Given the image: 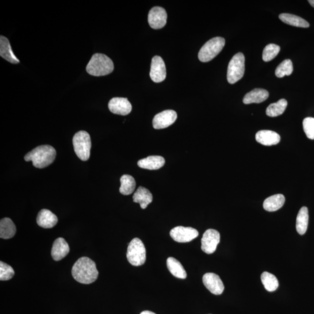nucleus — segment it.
<instances>
[{"label": "nucleus", "mask_w": 314, "mask_h": 314, "mask_svg": "<svg viewBox=\"0 0 314 314\" xmlns=\"http://www.w3.org/2000/svg\"><path fill=\"white\" fill-rule=\"evenodd\" d=\"M72 274L76 281L89 285L97 280L98 271L93 260L83 256L77 260L73 266Z\"/></svg>", "instance_id": "obj_1"}, {"label": "nucleus", "mask_w": 314, "mask_h": 314, "mask_svg": "<svg viewBox=\"0 0 314 314\" xmlns=\"http://www.w3.org/2000/svg\"><path fill=\"white\" fill-rule=\"evenodd\" d=\"M55 148L49 145H40L26 154L24 159L27 162H32L34 167L44 168L51 164L55 160Z\"/></svg>", "instance_id": "obj_2"}, {"label": "nucleus", "mask_w": 314, "mask_h": 314, "mask_svg": "<svg viewBox=\"0 0 314 314\" xmlns=\"http://www.w3.org/2000/svg\"><path fill=\"white\" fill-rule=\"evenodd\" d=\"M114 69L112 59L103 54L96 53L92 56L86 67L88 74L94 76H102L113 72Z\"/></svg>", "instance_id": "obj_3"}, {"label": "nucleus", "mask_w": 314, "mask_h": 314, "mask_svg": "<svg viewBox=\"0 0 314 314\" xmlns=\"http://www.w3.org/2000/svg\"><path fill=\"white\" fill-rule=\"evenodd\" d=\"M74 151L79 159L86 162L89 159L91 147V138L86 131H79L73 138Z\"/></svg>", "instance_id": "obj_4"}, {"label": "nucleus", "mask_w": 314, "mask_h": 314, "mask_svg": "<svg viewBox=\"0 0 314 314\" xmlns=\"http://www.w3.org/2000/svg\"><path fill=\"white\" fill-rule=\"evenodd\" d=\"M225 44V40L223 37L213 38L202 46L198 53V59L202 63L208 62L223 50Z\"/></svg>", "instance_id": "obj_5"}, {"label": "nucleus", "mask_w": 314, "mask_h": 314, "mask_svg": "<svg viewBox=\"0 0 314 314\" xmlns=\"http://www.w3.org/2000/svg\"><path fill=\"white\" fill-rule=\"evenodd\" d=\"M126 256L131 265H143L146 260V250L142 241L139 238L133 239L129 244Z\"/></svg>", "instance_id": "obj_6"}, {"label": "nucleus", "mask_w": 314, "mask_h": 314, "mask_svg": "<svg viewBox=\"0 0 314 314\" xmlns=\"http://www.w3.org/2000/svg\"><path fill=\"white\" fill-rule=\"evenodd\" d=\"M245 71V57L243 54H236L229 63L227 79L229 83L234 84L243 77Z\"/></svg>", "instance_id": "obj_7"}, {"label": "nucleus", "mask_w": 314, "mask_h": 314, "mask_svg": "<svg viewBox=\"0 0 314 314\" xmlns=\"http://www.w3.org/2000/svg\"><path fill=\"white\" fill-rule=\"evenodd\" d=\"M220 242V234L215 229L206 230L201 239V250L206 254H212L216 251Z\"/></svg>", "instance_id": "obj_8"}, {"label": "nucleus", "mask_w": 314, "mask_h": 314, "mask_svg": "<svg viewBox=\"0 0 314 314\" xmlns=\"http://www.w3.org/2000/svg\"><path fill=\"white\" fill-rule=\"evenodd\" d=\"M199 235L196 229L191 227H184L182 226L172 229L170 236L172 239L178 243H187L196 239Z\"/></svg>", "instance_id": "obj_9"}, {"label": "nucleus", "mask_w": 314, "mask_h": 314, "mask_svg": "<svg viewBox=\"0 0 314 314\" xmlns=\"http://www.w3.org/2000/svg\"><path fill=\"white\" fill-rule=\"evenodd\" d=\"M167 14L166 10L160 7H154L148 15V24L154 29H162L167 24Z\"/></svg>", "instance_id": "obj_10"}, {"label": "nucleus", "mask_w": 314, "mask_h": 314, "mask_svg": "<svg viewBox=\"0 0 314 314\" xmlns=\"http://www.w3.org/2000/svg\"><path fill=\"white\" fill-rule=\"evenodd\" d=\"M150 76L155 83H160L166 78V67L164 61L160 56L153 57L151 61Z\"/></svg>", "instance_id": "obj_11"}, {"label": "nucleus", "mask_w": 314, "mask_h": 314, "mask_svg": "<svg viewBox=\"0 0 314 314\" xmlns=\"http://www.w3.org/2000/svg\"><path fill=\"white\" fill-rule=\"evenodd\" d=\"M177 114L174 110H166L156 114L153 119L152 125L155 129L169 127L177 120Z\"/></svg>", "instance_id": "obj_12"}, {"label": "nucleus", "mask_w": 314, "mask_h": 314, "mask_svg": "<svg viewBox=\"0 0 314 314\" xmlns=\"http://www.w3.org/2000/svg\"><path fill=\"white\" fill-rule=\"evenodd\" d=\"M202 282L206 288L214 294L223 293L225 287L219 276L214 273H206L203 276Z\"/></svg>", "instance_id": "obj_13"}, {"label": "nucleus", "mask_w": 314, "mask_h": 314, "mask_svg": "<svg viewBox=\"0 0 314 314\" xmlns=\"http://www.w3.org/2000/svg\"><path fill=\"white\" fill-rule=\"evenodd\" d=\"M109 109L113 114L127 116L131 113L132 107L128 98L114 97L110 101Z\"/></svg>", "instance_id": "obj_14"}, {"label": "nucleus", "mask_w": 314, "mask_h": 314, "mask_svg": "<svg viewBox=\"0 0 314 314\" xmlns=\"http://www.w3.org/2000/svg\"><path fill=\"white\" fill-rule=\"evenodd\" d=\"M70 252V247L66 240L62 237H59L54 242L52 250L51 256L54 260L56 261L66 257Z\"/></svg>", "instance_id": "obj_15"}, {"label": "nucleus", "mask_w": 314, "mask_h": 314, "mask_svg": "<svg viewBox=\"0 0 314 314\" xmlns=\"http://www.w3.org/2000/svg\"><path fill=\"white\" fill-rule=\"evenodd\" d=\"M37 223L39 227L45 228H52L58 223V218L51 211L43 209L38 214Z\"/></svg>", "instance_id": "obj_16"}, {"label": "nucleus", "mask_w": 314, "mask_h": 314, "mask_svg": "<svg viewBox=\"0 0 314 314\" xmlns=\"http://www.w3.org/2000/svg\"><path fill=\"white\" fill-rule=\"evenodd\" d=\"M255 139L258 143L267 146H271L280 142L279 134L269 130H263L256 133Z\"/></svg>", "instance_id": "obj_17"}, {"label": "nucleus", "mask_w": 314, "mask_h": 314, "mask_svg": "<svg viewBox=\"0 0 314 314\" xmlns=\"http://www.w3.org/2000/svg\"><path fill=\"white\" fill-rule=\"evenodd\" d=\"M166 160L162 156L152 155L147 158L140 160L137 162L138 166L143 169L149 170H157L162 168Z\"/></svg>", "instance_id": "obj_18"}, {"label": "nucleus", "mask_w": 314, "mask_h": 314, "mask_svg": "<svg viewBox=\"0 0 314 314\" xmlns=\"http://www.w3.org/2000/svg\"><path fill=\"white\" fill-rule=\"evenodd\" d=\"M0 56L11 64H17L20 63V60L15 56L9 39L3 36H0Z\"/></svg>", "instance_id": "obj_19"}, {"label": "nucleus", "mask_w": 314, "mask_h": 314, "mask_svg": "<svg viewBox=\"0 0 314 314\" xmlns=\"http://www.w3.org/2000/svg\"><path fill=\"white\" fill-rule=\"evenodd\" d=\"M269 97V91L263 89H255L244 95L243 99L244 104H250L252 103H261Z\"/></svg>", "instance_id": "obj_20"}, {"label": "nucleus", "mask_w": 314, "mask_h": 314, "mask_svg": "<svg viewBox=\"0 0 314 314\" xmlns=\"http://www.w3.org/2000/svg\"><path fill=\"white\" fill-rule=\"evenodd\" d=\"M133 201L139 203L141 208L145 209L152 201V195L150 191L142 186L137 189L133 196Z\"/></svg>", "instance_id": "obj_21"}, {"label": "nucleus", "mask_w": 314, "mask_h": 314, "mask_svg": "<svg viewBox=\"0 0 314 314\" xmlns=\"http://www.w3.org/2000/svg\"><path fill=\"white\" fill-rule=\"evenodd\" d=\"M285 202V196L283 194L273 195L267 198L263 203V207L267 212H274L281 208Z\"/></svg>", "instance_id": "obj_22"}, {"label": "nucleus", "mask_w": 314, "mask_h": 314, "mask_svg": "<svg viewBox=\"0 0 314 314\" xmlns=\"http://www.w3.org/2000/svg\"><path fill=\"white\" fill-rule=\"evenodd\" d=\"M17 232L12 220L9 218H3L0 221V237L3 239L13 238Z\"/></svg>", "instance_id": "obj_23"}, {"label": "nucleus", "mask_w": 314, "mask_h": 314, "mask_svg": "<svg viewBox=\"0 0 314 314\" xmlns=\"http://www.w3.org/2000/svg\"><path fill=\"white\" fill-rule=\"evenodd\" d=\"M167 265L168 270L174 277L182 279L186 278V272L178 260L169 257L167 260Z\"/></svg>", "instance_id": "obj_24"}, {"label": "nucleus", "mask_w": 314, "mask_h": 314, "mask_svg": "<svg viewBox=\"0 0 314 314\" xmlns=\"http://www.w3.org/2000/svg\"><path fill=\"white\" fill-rule=\"evenodd\" d=\"M308 210L306 206H302L298 213L296 220V230L300 235L305 234L308 224Z\"/></svg>", "instance_id": "obj_25"}, {"label": "nucleus", "mask_w": 314, "mask_h": 314, "mask_svg": "<svg viewBox=\"0 0 314 314\" xmlns=\"http://www.w3.org/2000/svg\"><path fill=\"white\" fill-rule=\"evenodd\" d=\"M279 18L283 22L291 26L304 28H308L309 26V23L307 21L293 14H281Z\"/></svg>", "instance_id": "obj_26"}, {"label": "nucleus", "mask_w": 314, "mask_h": 314, "mask_svg": "<svg viewBox=\"0 0 314 314\" xmlns=\"http://www.w3.org/2000/svg\"><path fill=\"white\" fill-rule=\"evenodd\" d=\"M120 193L125 196L131 194L136 188V181L135 179L129 175H124L121 178Z\"/></svg>", "instance_id": "obj_27"}, {"label": "nucleus", "mask_w": 314, "mask_h": 314, "mask_svg": "<svg viewBox=\"0 0 314 314\" xmlns=\"http://www.w3.org/2000/svg\"><path fill=\"white\" fill-rule=\"evenodd\" d=\"M288 106V101L285 99H281L278 102L270 104L266 110V114L270 117L281 116L285 112Z\"/></svg>", "instance_id": "obj_28"}, {"label": "nucleus", "mask_w": 314, "mask_h": 314, "mask_svg": "<svg viewBox=\"0 0 314 314\" xmlns=\"http://www.w3.org/2000/svg\"><path fill=\"white\" fill-rule=\"evenodd\" d=\"M261 279L264 288L270 292H274L279 287V282L275 275L268 272H264Z\"/></svg>", "instance_id": "obj_29"}, {"label": "nucleus", "mask_w": 314, "mask_h": 314, "mask_svg": "<svg viewBox=\"0 0 314 314\" xmlns=\"http://www.w3.org/2000/svg\"><path fill=\"white\" fill-rule=\"evenodd\" d=\"M293 67L292 61L290 60H285L276 69L275 75L278 78H283L285 76H289L292 74Z\"/></svg>", "instance_id": "obj_30"}, {"label": "nucleus", "mask_w": 314, "mask_h": 314, "mask_svg": "<svg viewBox=\"0 0 314 314\" xmlns=\"http://www.w3.org/2000/svg\"><path fill=\"white\" fill-rule=\"evenodd\" d=\"M281 48L275 44H268L264 49L263 59L265 62H269L277 57L280 51Z\"/></svg>", "instance_id": "obj_31"}, {"label": "nucleus", "mask_w": 314, "mask_h": 314, "mask_svg": "<svg viewBox=\"0 0 314 314\" xmlns=\"http://www.w3.org/2000/svg\"><path fill=\"white\" fill-rule=\"evenodd\" d=\"M15 272L12 267L5 263L0 262V280L9 281L13 278Z\"/></svg>", "instance_id": "obj_32"}, {"label": "nucleus", "mask_w": 314, "mask_h": 314, "mask_svg": "<svg viewBox=\"0 0 314 314\" xmlns=\"http://www.w3.org/2000/svg\"><path fill=\"white\" fill-rule=\"evenodd\" d=\"M304 131L309 139L314 140V118H305L302 122Z\"/></svg>", "instance_id": "obj_33"}, {"label": "nucleus", "mask_w": 314, "mask_h": 314, "mask_svg": "<svg viewBox=\"0 0 314 314\" xmlns=\"http://www.w3.org/2000/svg\"><path fill=\"white\" fill-rule=\"evenodd\" d=\"M140 314H156L154 312L150 311H144L141 312Z\"/></svg>", "instance_id": "obj_34"}, {"label": "nucleus", "mask_w": 314, "mask_h": 314, "mask_svg": "<svg viewBox=\"0 0 314 314\" xmlns=\"http://www.w3.org/2000/svg\"><path fill=\"white\" fill-rule=\"evenodd\" d=\"M308 3L314 8V0H309Z\"/></svg>", "instance_id": "obj_35"}]
</instances>
